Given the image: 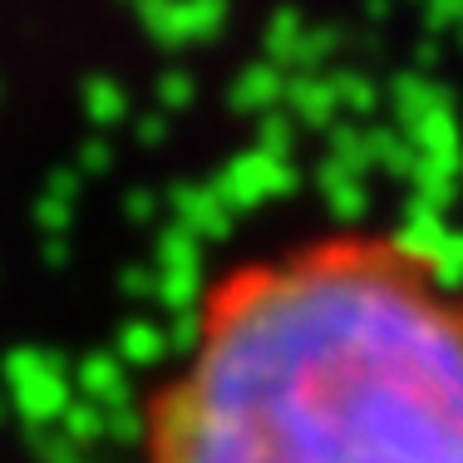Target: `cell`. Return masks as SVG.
Returning a JSON list of instances; mask_svg holds the SVG:
<instances>
[{"label": "cell", "mask_w": 463, "mask_h": 463, "mask_svg": "<svg viewBox=\"0 0 463 463\" xmlns=\"http://www.w3.org/2000/svg\"><path fill=\"white\" fill-rule=\"evenodd\" d=\"M143 463H463V281L374 227L232 261L148 394Z\"/></svg>", "instance_id": "6da1fadb"}]
</instances>
